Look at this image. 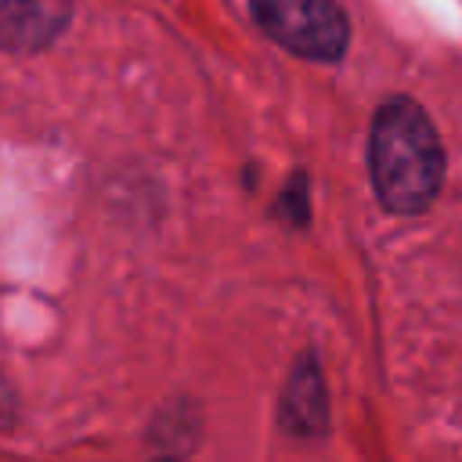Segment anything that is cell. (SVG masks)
I'll use <instances>...</instances> for the list:
<instances>
[{"instance_id": "obj_1", "label": "cell", "mask_w": 462, "mask_h": 462, "mask_svg": "<svg viewBox=\"0 0 462 462\" xmlns=\"http://www.w3.org/2000/svg\"><path fill=\"white\" fill-rule=\"evenodd\" d=\"M372 184L386 209L419 213L426 209L444 180V148L415 101L393 97L375 112L372 123Z\"/></svg>"}, {"instance_id": "obj_2", "label": "cell", "mask_w": 462, "mask_h": 462, "mask_svg": "<svg viewBox=\"0 0 462 462\" xmlns=\"http://www.w3.org/2000/svg\"><path fill=\"white\" fill-rule=\"evenodd\" d=\"M260 29L300 58L336 61L346 51V18L336 0H253Z\"/></svg>"}, {"instance_id": "obj_3", "label": "cell", "mask_w": 462, "mask_h": 462, "mask_svg": "<svg viewBox=\"0 0 462 462\" xmlns=\"http://www.w3.org/2000/svg\"><path fill=\"white\" fill-rule=\"evenodd\" d=\"M72 0H0V47L14 54L43 51L65 29Z\"/></svg>"}, {"instance_id": "obj_4", "label": "cell", "mask_w": 462, "mask_h": 462, "mask_svg": "<svg viewBox=\"0 0 462 462\" xmlns=\"http://www.w3.org/2000/svg\"><path fill=\"white\" fill-rule=\"evenodd\" d=\"M325 419H328V401H325L321 368L314 361H300L285 383L282 422H285V430H292L300 437H314L325 430Z\"/></svg>"}, {"instance_id": "obj_5", "label": "cell", "mask_w": 462, "mask_h": 462, "mask_svg": "<svg viewBox=\"0 0 462 462\" xmlns=\"http://www.w3.org/2000/svg\"><path fill=\"white\" fill-rule=\"evenodd\" d=\"M11 419H14V393H11V386L0 375V426H7Z\"/></svg>"}]
</instances>
